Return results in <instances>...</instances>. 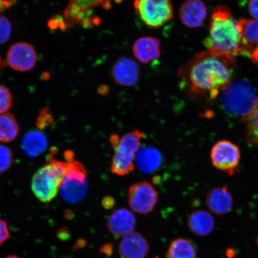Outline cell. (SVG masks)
<instances>
[{
	"label": "cell",
	"mask_w": 258,
	"mask_h": 258,
	"mask_svg": "<svg viewBox=\"0 0 258 258\" xmlns=\"http://www.w3.org/2000/svg\"><path fill=\"white\" fill-rule=\"evenodd\" d=\"M137 219L133 212L126 208H120L112 212L107 221L109 233L115 236H124L134 232Z\"/></svg>",
	"instance_id": "14"
},
{
	"label": "cell",
	"mask_w": 258,
	"mask_h": 258,
	"mask_svg": "<svg viewBox=\"0 0 258 258\" xmlns=\"http://www.w3.org/2000/svg\"><path fill=\"white\" fill-rule=\"evenodd\" d=\"M237 22L250 57L252 51L258 47V20L242 18Z\"/></svg>",
	"instance_id": "21"
},
{
	"label": "cell",
	"mask_w": 258,
	"mask_h": 258,
	"mask_svg": "<svg viewBox=\"0 0 258 258\" xmlns=\"http://www.w3.org/2000/svg\"><path fill=\"white\" fill-rule=\"evenodd\" d=\"M140 69L138 63L131 58L122 57L118 59L112 69L114 82L121 86H132L138 83L140 77Z\"/></svg>",
	"instance_id": "12"
},
{
	"label": "cell",
	"mask_w": 258,
	"mask_h": 258,
	"mask_svg": "<svg viewBox=\"0 0 258 258\" xmlns=\"http://www.w3.org/2000/svg\"><path fill=\"white\" fill-rule=\"evenodd\" d=\"M135 162L141 172L151 173L160 167L162 163V157L156 148H140L135 159Z\"/></svg>",
	"instance_id": "19"
},
{
	"label": "cell",
	"mask_w": 258,
	"mask_h": 258,
	"mask_svg": "<svg viewBox=\"0 0 258 258\" xmlns=\"http://www.w3.org/2000/svg\"><path fill=\"white\" fill-rule=\"evenodd\" d=\"M134 6L139 18L150 28H159L173 18L170 0H134Z\"/></svg>",
	"instance_id": "8"
},
{
	"label": "cell",
	"mask_w": 258,
	"mask_h": 258,
	"mask_svg": "<svg viewBox=\"0 0 258 258\" xmlns=\"http://www.w3.org/2000/svg\"><path fill=\"white\" fill-rule=\"evenodd\" d=\"M211 159L215 168L233 175L240 162V148L230 141H219L212 148Z\"/></svg>",
	"instance_id": "10"
},
{
	"label": "cell",
	"mask_w": 258,
	"mask_h": 258,
	"mask_svg": "<svg viewBox=\"0 0 258 258\" xmlns=\"http://www.w3.org/2000/svg\"><path fill=\"white\" fill-rule=\"evenodd\" d=\"M166 258H197V251L191 241L177 238L171 243Z\"/></svg>",
	"instance_id": "22"
},
{
	"label": "cell",
	"mask_w": 258,
	"mask_h": 258,
	"mask_svg": "<svg viewBox=\"0 0 258 258\" xmlns=\"http://www.w3.org/2000/svg\"><path fill=\"white\" fill-rule=\"evenodd\" d=\"M205 45L213 56L233 60L238 56L249 57L240 26L226 6H218L213 11L209 34Z\"/></svg>",
	"instance_id": "2"
},
{
	"label": "cell",
	"mask_w": 258,
	"mask_h": 258,
	"mask_svg": "<svg viewBox=\"0 0 258 258\" xmlns=\"http://www.w3.org/2000/svg\"><path fill=\"white\" fill-rule=\"evenodd\" d=\"M4 258H21V257H19L17 255H14V254H13V255H9L8 256H6Z\"/></svg>",
	"instance_id": "35"
},
{
	"label": "cell",
	"mask_w": 258,
	"mask_h": 258,
	"mask_svg": "<svg viewBox=\"0 0 258 258\" xmlns=\"http://www.w3.org/2000/svg\"><path fill=\"white\" fill-rule=\"evenodd\" d=\"M13 96L6 87L0 85V115L5 114L12 108Z\"/></svg>",
	"instance_id": "25"
},
{
	"label": "cell",
	"mask_w": 258,
	"mask_h": 258,
	"mask_svg": "<svg viewBox=\"0 0 258 258\" xmlns=\"http://www.w3.org/2000/svg\"><path fill=\"white\" fill-rule=\"evenodd\" d=\"M64 157L68 165L59 192L64 201L75 204L82 201L88 192V173L83 164L74 159L72 151H66Z\"/></svg>",
	"instance_id": "6"
},
{
	"label": "cell",
	"mask_w": 258,
	"mask_h": 258,
	"mask_svg": "<svg viewBox=\"0 0 258 258\" xmlns=\"http://www.w3.org/2000/svg\"><path fill=\"white\" fill-rule=\"evenodd\" d=\"M207 15V8L201 0H186L179 10L180 21L190 28L201 27Z\"/></svg>",
	"instance_id": "15"
},
{
	"label": "cell",
	"mask_w": 258,
	"mask_h": 258,
	"mask_svg": "<svg viewBox=\"0 0 258 258\" xmlns=\"http://www.w3.org/2000/svg\"><path fill=\"white\" fill-rule=\"evenodd\" d=\"M15 5L14 0H0V12Z\"/></svg>",
	"instance_id": "32"
},
{
	"label": "cell",
	"mask_w": 258,
	"mask_h": 258,
	"mask_svg": "<svg viewBox=\"0 0 258 258\" xmlns=\"http://www.w3.org/2000/svg\"><path fill=\"white\" fill-rule=\"evenodd\" d=\"M111 8V3L107 0H70L63 18L67 28L81 25L90 28L101 24V18L96 15V10Z\"/></svg>",
	"instance_id": "7"
},
{
	"label": "cell",
	"mask_w": 258,
	"mask_h": 258,
	"mask_svg": "<svg viewBox=\"0 0 258 258\" xmlns=\"http://www.w3.org/2000/svg\"><path fill=\"white\" fill-rule=\"evenodd\" d=\"M243 120L246 124L248 143L258 148V98L252 111Z\"/></svg>",
	"instance_id": "24"
},
{
	"label": "cell",
	"mask_w": 258,
	"mask_h": 258,
	"mask_svg": "<svg viewBox=\"0 0 258 258\" xmlns=\"http://www.w3.org/2000/svg\"><path fill=\"white\" fill-rule=\"evenodd\" d=\"M107 1L111 3L112 1L115 2L116 3H120L122 0H107Z\"/></svg>",
	"instance_id": "36"
},
{
	"label": "cell",
	"mask_w": 258,
	"mask_h": 258,
	"mask_svg": "<svg viewBox=\"0 0 258 258\" xmlns=\"http://www.w3.org/2000/svg\"><path fill=\"white\" fill-rule=\"evenodd\" d=\"M53 118L48 108H45L39 112L37 120L38 128L43 129L53 124Z\"/></svg>",
	"instance_id": "28"
},
{
	"label": "cell",
	"mask_w": 258,
	"mask_h": 258,
	"mask_svg": "<svg viewBox=\"0 0 258 258\" xmlns=\"http://www.w3.org/2000/svg\"><path fill=\"white\" fill-rule=\"evenodd\" d=\"M19 130L18 122L11 113L0 115V141L9 143L14 140Z\"/></svg>",
	"instance_id": "23"
},
{
	"label": "cell",
	"mask_w": 258,
	"mask_h": 258,
	"mask_svg": "<svg viewBox=\"0 0 258 258\" xmlns=\"http://www.w3.org/2000/svg\"><path fill=\"white\" fill-rule=\"evenodd\" d=\"M247 7L250 15L258 20V0H247Z\"/></svg>",
	"instance_id": "30"
},
{
	"label": "cell",
	"mask_w": 258,
	"mask_h": 258,
	"mask_svg": "<svg viewBox=\"0 0 258 258\" xmlns=\"http://www.w3.org/2000/svg\"><path fill=\"white\" fill-rule=\"evenodd\" d=\"M86 243V241L85 240L80 239L77 241L75 248L76 249H81V248L85 247Z\"/></svg>",
	"instance_id": "34"
},
{
	"label": "cell",
	"mask_w": 258,
	"mask_h": 258,
	"mask_svg": "<svg viewBox=\"0 0 258 258\" xmlns=\"http://www.w3.org/2000/svg\"><path fill=\"white\" fill-rule=\"evenodd\" d=\"M144 132L134 130L120 137L117 134L110 137V143L114 151L112 157L111 171L118 176H124L133 172L135 159L144 138Z\"/></svg>",
	"instance_id": "4"
},
{
	"label": "cell",
	"mask_w": 258,
	"mask_h": 258,
	"mask_svg": "<svg viewBox=\"0 0 258 258\" xmlns=\"http://www.w3.org/2000/svg\"><path fill=\"white\" fill-rule=\"evenodd\" d=\"M13 163L12 151L5 145H0V173L6 172Z\"/></svg>",
	"instance_id": "26"
},
{
	"label": "cell",
	"mask_w": 258,
	"mask_h": 258,
	"mask_svg": "<svg viewBox=\"0 0 258 258\" xmlns=\"http://www.w3.org/2000/svg\"><path fill=\"white\" fill-rule=\"evenodd\" d=\"M206 204L213 214L225 215L233 207V196L226 187H215L206 195Z\"/></svg>",
	"instance_id": "16"
},
{
	"label": "cell",
	"mask_w": 258,
	"mask_h": 258,
	"mask_svg": "<svg viewBox=\"0 0 258 258\" xmlns=\"http://www.w3.org/2000/svg\"><path fill=\"white\" fill-rule=\"evenodd\" d=\"M37 59L38 55L35 48L26 42H19L13 44L7 53L9 66L17 72H29L35 66Z\"/></svg>",
	"instance_id": "11"
},
{
	"label": "cell",
	"mask_w": 258,
	"mask_h": 258,
	"mask_svg": "<svg viewBox=\"0 0 258 258\" xmlns=\"http://www.w3.org/2000/svg\"><path fill=\"white\" fill-rule=\"evenodd\" d=\"M101 253L107 256H111L113 253V244L112 243H106L100 248Z\"/></svg>",
	"instance_id": "31"
},
{
	"label": "cell",
	"mask_w": 258,
	"mask_h": 258,
	"mask_svg": "<svg viewBox=\"0 0 258 258\" xmlns=\"http://www.w3.org/2000/svg\"><path fill=\"white\" fill-rule=\"evenodd\" d=\"M155 258H159V257H158V256H156V257H155Z\"/></svg>",
	"instance_id": "37"
},
{
	"label": "cell",
	"mask_w": 258,
	"mask_h": 258,
	"mask_svg": "<svg viewBox=\"0 0 258 258\" xmlns=\"http://www.w3.org/2000/svg\"><path fill=\"white\" fill-rule=\"evenodd\" d=\"M114 204V201H111V198H105L103 201V206L106 209H111Z\"/></svg>",
	"instance_id": "33"
},
{
	"label": "cell",
	"mask_w": 258,
	"mask_h": 258,
	"mask_svg": "<svg viewBox=\"0 0 258 258\" xmlns=\"http://www.w3.org/2000/svg\"><path fill=\"white\" fill-rule=\"evenodd\" d=\"M129 206L135 212L147 215L152 212L159 201V194L152 183L141 181L129 187L127 193Z\"/></svg>",
	"instance_id": "9"
},
{
	"label": "cell",
	"mask_w": 258,
	"mask_h": 258,
	"mask_svg": "<svg viewBox=\"0 0 258 258\" xmlns=\"http://www.w3.org/2000/svg\"><path fill=\"white\" fill-rule=\"evenodd\" d=\"M10 237H11V234H10L7 223L0 219V246L8 241Z\"/></svg>",
	"instance_id": "29"
},
{
	"label": "cell",
	"mask_w": 258,
	"mask_h": 258,
	"mask_svg": "<svg viewBox=\"0 0 258 258\" xmlns=\"http://www.w3.org/2000/svg\"><path fill=\"white\" fill-rule=\"evenodd\" d=\"M12 33V25L9 19L0 15V44H4L9 39Z\"/></svg>",
	"instance_id": "27"
},
{
	"label": "cell",
	"mask_w": 258,
	"mask_h": 258,
	"mask_svg": "<svg viewBox=\"0 0 258 258\" xmlns=\"http://www.w3.org/2000/svg\"><path fill=\"white\" fill-rule=\"evenodd\" d=\"M218 97L222 108L227 114L243 119L252 111L258 98L252 84L245 80L228 83L220 90Z\"/></svg>",
	"instance_id": "3"
},
{
	"label": "cell",
	"mask_w": 258,
	"mask_h": 258,
	"mask_svg": "<svg viewBox=\"0 0 258 258\" xmlns=\"http://www.w3.org/2000/svg\"><path fill=\"white\" fill-rule=\"evenodd\" d=\"M235 60L212 55L208 51L196 54L180 68L178 77L193 94H209L217 98L220 90L231 82V63Z\"/></svg>",
	"instance_id": "1"
},
{
	"label": "cell",
	"mask_w": 258,
	"mask_h": 258,
	"mask_svg": "<svg viewBox=\"0 0 258 258\" xmlns=\"http://www.w3.org/2000/svg\"><path fill=\"white\" fill-rule=\"evenodd\" d=\"M161 43L153 37H144L135 42L132 51L135 57L143 63H149L160 57Z\"/></svg>",
	"instance_id": "17"
},
{
	"label": "cell",
	"mask_w": 258,
	"mask_h": 258,
	"mask_svg": "<svg viewBox=\"0 0 258 258\" xmlns=\"http://www.w3.org/2000/svg\"><path fill=\"white\" fill-rule=\"evenodd\" d=\"M48 145L47 138L42 132L32 131L26 134L22 142L24 153L30 157H36L46 151Z\"/></svg>",
	"instance_id": "20"
},
{
	"label": "cell",
	"mask_w": 258,
	"mask_h": 258,
	"mask_svg": "<svg viewBox=\"0 0 258 258\" xmlns=\"http://www.w3.org/2000/svg\"><path fill=\"white\" fill-rule=\"evenodd\" d=\"M188 228L193 234L199 236H206L212 233L215 221L211 213L204 210L194 211L188 219Z\"/></svg>",
	"instance_id": "18"
},
{
	"label": "cell",
	"mask_w": 258,
	"mask_h": 258,
	"mask_svg": "<svg viewBox=\"0 0 258 258\" xmlns=\"http://www.w3.org/2000/svg\"><path fill=\"white\" fill-rule=\"evenodd\" d=\"M67 161H62L49 157L48 163L34 174L31 188L34 195L43 203H49L59 191L60 183L66 172Z\"/></svg>",
	"instance_id": "5"
},
{
	"label": "cell",
	"mask_w": 258,
	"mask_h": 258,
	"mask_svg": "<svg viewBox=\"0 0 258 258\" xmlns=\"http://www.w3.org/2000/svg\"><path fill=\"white\" fill-rule=\"evenodd\" d=\"M149 249L146 238L134 231L122 237L118 247L121 258H144Z\"/></svg>",
	"instance_id": "13"
}]
</instances>
